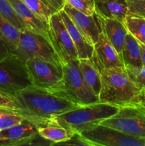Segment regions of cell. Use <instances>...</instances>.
<instances>
[{"instance_id": "1", "label": "cell", "mask_w": 145, "mask_h": 146, "mask_svg": "<svg viewBox=\"0 0 145 146\" xmlns=\"http://www.w3.org/2000/svg\"><path fill=\"white\" fill-rule=\"evenodd\" d=\"M18 113L35 126L80 106L60 93L31 85L13 97Z\"/></svg>"}, {"instance_id": "2", "label": "cell", "mask_w": 145, "mask_h": 146, "mask_svg": "<svg viewBox=\"0 0 145 146\" xmlns=\"http://www.w3.org/2000/svg\"><path fill=\"white\" fill-rule=\"evenodd\" d=\"M91 58L100 76V102L119 107L136 102L141 90L130 79L126 68H105L95 58Z\"/></svg>"}, {"instance_id": "3", "label": "cell", "mask_w": 145, "mask_h": 146, "mask_svg": "<svg viewBox=\"0 0 145 146\" xmlns=\"http://www.w3.org/2000/svg\"><path fill=\"white\" fill-rule=\"evenodd\" d=\"M119 107L106 103H94L55 116L56 119L75 133H81L100 125L102 121L115 115Z\"/></svg>"}, {"instance_id": "4", "label": "cell", "mask_w": 145, "mask_h": 146, "mask_svg": "<svg viewBox=\"0 0 145 146\" xmlns=\"http://www.w3.org/2000/svg\"><path fill=\"white\" fill-rule=\"evenodd\" d=\"M14 54L24 63L28 58H37L63 66L62 61L51 41L41 34L28 29L20 31L18 45Z\"/></svg>"}, {"instance_id": "5", "label": "cell", "mask_w": 145, "mask_h": 146, "mask_svg": "<svg viewBox=\"0 0 145 146\" xmlns=\"http://www.w3.org/2000/svg\"><path fill=\"white\" fill-rule=\"evenodd\" d=\"M25 65L31 85L65 95L63 66L37 58H28Z\"/></svg>"}, {"instance_id": "6", "label": "cell", "mask_w": 145, "mask_h": 146, "mask_svg": "<svg viewBox=\"0 0 145 146\" xmlns=\"http://www.w3.org/2000/svg\"><path fill=\"white\" fill-rule=\"evenodd\" d=\"M100 124L132 136L145 138V106L136 102L121 106L117 113Z\"/></svg>"}, {"instance_id": "7", "label": "cell", "mask_w": 145, "mask_h": 146, "mask_svg": "<svg viewBox=\"0 0 145 146\" xmlns=\"http://www.w3.org/2000/svg\"><path fill=\"white\" fill-rule=\"evenodd\" d=\"M31 85L25 63L15 54L0 61V92L13 98Z\"/></svg>"}, {"instance_id": "8", "label": "cell", "mask_w": 145, "mask_h": 146, "mask_svg": "<svg viewBox=\"0 0 145 146\" xmlns=\"http://www.w3.org/2000/svg\"><path fill=\"white\" fill-rule=\"evenodd\" d=\"M78 60L63 64L64 94L80 106L99 102V97L94 95L85 85L78 66Z\"/></svg>"}, {"instance_id": "9", "label": "cell", "mask_w": 145, "mask_h": 146, "mask_svg": "<svg viewBox=\"0 0 145 146\" xmlns=\"http://www.w3.org/2000/svg\"><path fill=\"white\" fill-rule=\"evenodd\" d=\"M50 41L63 64L78 60V54L73 41L59 12L53 14L48 23Z\"/></svg>"}, {"instance_id": "10", "label": "cell", "mask_w": 145, "mask_h": 146, "mask_svg": "<svg viewBox=\"0 0 145 146\" xmlns=\"http://www.w3.org/2000/svg\"><path fill=\"white\" fill-rule=\"evenodd\" d=\"M80 134L93 146H145V138L132 136L101 124Z\"/></svg>"}, {"instance_id": "11", "label": "cell", "mask_w": 145, "mask_h": 146, "mask_svg": "<svg viewBox=\"0 0 145 146\" xmlns=\"http://www.w3.org/2000/svg\"><path fill=\"white\" fill-rule=\"evenodd\" d=\"M38 135L35 125L25 119L17 125L0 131V146L31 145Z\"/></svg>"}, {"instance_id": "12", "label": "cell", "mask_w": 145, "mask_h": 146, "mask_svg": "<svg viewBox=\"0 0 145 146\" xmlns=\"http://www.w3.org/2000/svg\"><path fill=\"white\" fill-rule=\"evenodd\" d=\"M92 57L105 68H125L122 58L102 31L94 44Z\"/></svg>"}, {"instance_id": "13", "label": "cell", "mask_w": 145, "mask_h": 146, "mask_svg": "<svg viewBox=\"0 0 145 146\" xmlns=\"http://www.w3.org/2000/svg\"><path fill=\"white\" fill-rule=\"evenodd\" d=\"M63 9L67 13L78 29L84 34L85 38L94 46L102 31L96 14L86 15L68 5H64Z\"/></svg>"}, {"instance_id": "14", "label": "cell", "mask_w": 145, "mask_h": 146, "mask_svg": "<svg viewBox=\"0 0 145 146\" xmlns=\"http://www.w3.org/2000/svg\"><path fill=\"white\" fill-rule=\"evenodd\" d=\"M38 135L52 145H58L69 140L75 132L61 124L55 117L48 119L36 126Z\"/></svg>"}, {"instance_id": "15", "label": "cell", "mask_w": 145, "mask_h": 146, "mask_svg": "<svg viewBox=\"0 0 145 146\" xmlns=\"http://www.w3.org/2000/svg\"><path fill=\"white\" fill-rule=\"evenodd\" d=\"M18 18L26 24L28 30L39 34L50 41L48 25L41 21L22 0H8Z\"/></svg>"}, {"instance_id": "16", "label": "cell", "mask_w": 145, "mask_h": 146, "mask_svg": "<svg viewBox=\"0 0 145 146\" xmlns=\"http://www.w3.org/2000/svg\"><path fill=\"white\" fill-rule=\"evenodd\" d=\"M101 29L105 34L122 58V51L128 31L125 24L115 19L107 18L95 14Z\"/></svg>"}, {"instance_id": "17", "label": "cell", "mask_w": 145, "mask_h": 146, "mask_svg": "<svg viewBox=\"0 0 145 146\" xmlns=\"http://www.w3.org/2000/svg\"><path fill=\"white\" fill-rule=\"evenodd\" d=\"M60 14L75 44L79 59L92 58L94 51V46L85 38L84 34L78 29L69 16L63 9L60 11Z\"/></svg>"}, {"instance_id": "18", "label": "cell", "mask_w": 145, "mask_h": 146, "mask_svg": "<svg viewBox=\"0 0 145 146\" xmlns=\"http://www.w3.org/2000/svg\"><path fill=\"white\" fill-rule=\"evenodd\" d=\"M95 14L123 22L129 14L127 0H94Z\"/></svg>"}, {"instance_id": "19", "label": "cell", "mask_w": 145, "mask_h": 146, "mask_svg": "<svg viewBox=\"0 0 145 146\" xmlns=\"http://www.w3.org/2000/svg\"><path fill=\"white\" fill-rule=\"evenodd\" d=\"M41 21L48 24L53 14L65 5L64 0H22Z\"/></svg>"}, {"instance_id": "20", "label": "cell", "mask_w": 145, "mask_h": 146, "mask_svg": "<svg viewBox=\"0 0 145 146\" xmlns=\"http://www.w3.org/2000/svg\"><path fill=\"white\" fill-rule=\"evenodd\" d=\"M78 66L85 85L94 95L99 97L101 88L100 76L92 58L79 59Z\"/></svg>"}, {"instance_id": "21", "label": "cell", "mask_w": 145, "mask_h": 146, "mask_svg": "<svg viewBox=\"0 0 145 146\" xmlns=\"http://www.w3.org/2000/svg\"><path fill=\"white\" fill-rule=\"evenodd\" d=\"M122 59L125 68H140L143 66L139 41L129 33L127 34L122 48Z\"/></svg>"}, {"instance_id": "22", "label": "cell", "mask_w": 145, "mask_h": 146, "mask_svg": "<svg viewBox=\"0 0 145 146\" xmlns=\"http://www.w3.org/2000/svg\"><path fill=\"white\" fill-rule=\"evenodd\" d=\"M0 35L1 36L11 53L14 54L18 45L20 30L0 14Z\"/></svg>"}, {"instance_id": "23", "label": "cell", "mask_w": 145, "mask_h": 146, "mask_svg": "<svg viewBox=\"0 0 145 146\" xmlns=\"http://www.w3.org/2000/svg\"><path fill=\"white\" fill-rule=\"evenodd\" d=\"M128 33L133 36L138 41L145 44V19L129 14L123 21Z\"/></svg>"}, {"instance_id": "24", "label": "cell", "mask_w": 145, "mask_h": 146, "mask_svg": "<svg viewBox=\"0 0 145 146\" xmlns=\"http://www.w3.org/2000/svg\"><path fill=\"white\" fill-rule=\"evenodd\" d=\"M24 118L15 108L0 106V130L17 125L24 121Z\"/></svg>"}, {"instance_id": "25", "label": "cell", "mask_w": 145, "mask_h": 146, "mask_svg": "<svg viewBox=\"0 0 145 146\" xmlns=\"http://www.w3.org/2000/svg\"><path fill=\"white\" fill-rule=\"evenodd\" d=\"M0 14L4 16L20 31L23 29H28L26 24L14 12L8 0H0Z\"/></svg>"}, {"instance_id": "26", "label": "cell", "mask_w": 145, "mask_h": 146, "mask_svg": "<svg viewBox=\"0 0 145 146\" xmlns=\"http://www.w3.org/2000/svg\"><path fill=\"white\" fill-rule=\"evenodd\" d=\"M65 5H68L75 10L86 15H93L95 13L94 0H64Z\"/></svg>"}, {"instance_id": "27", "label": "cell", "mask_w": 145, "mask_h": 146, "mask_svg": "<svg viewBox=\"0 0 145 146\" xmlns=\"http://www.w3.org/2000/svg\"><path fill=\"white\" fill-rule=\"evenodd\" d=\"M128 76L138 88L145 89V66L140 68H125Z\"/></svg>"}, {"instance_id": "28", "label": "cell", "mask_w": 145, "mask_h": 146, "mask_svg": "<svg viewBox=\"0 0 145 146\" xmlns=\"http://www.w3.org/2000/svg\"><path fill=\"white\" fill-rule=\"evenodd\" d=\"M129 14L145 19V0H127Z\"/></svg>"}, {"instance_id": "29", "label": "cell", "mask_w": 145, "mask_h": 146, "mask_svg": "<svg viewBox=\"0 0 145 146\" xmlns=\"http://www.w3.org/2000/svg\"><path fill=\"white\" fill-rule=\"evenodd\" d=\"M58 145H82V146H93L92 143L88 141V140L85 139L83 136H82L80 133H75L73 135L63 143L58 144Z\"/></svg>"}, {"instance_id": "30", "label": "cell", "mask_w": 145, "mask_h": 146, "mask_svg": "<svg viewBox=\"0 0 145 146\" xmlns=\"http://www.w3.org/2000/svg\"><path fill=\"white\" fill-rule=\"evenodd\" d=\"M11 54H12V53H11L9 47L7 45L4 38L0 35V61L7 58Z\"/></svg>"}, {"instance_id": "31", "label": "cell", "mask_w": 145, "mask_h": 146, "mask_svg": "<svg viewBox=\"0 0 145 146\" xmlns=\"http://www.w3.org/2000/svg\"><path fill=\"white\" fill-rule=\"evenodd\" d=\"M0 106L14 108V102L12 97L0 92Z\"/></svg>"}, {"instance_id": "32", "label": "cell", "mask_w": 145, "mask_h": 146, "mask_svg": "<svg viewBox=\"0 0 145 146\" xmlns=\"http://www.w3.org/2000/svg\"><path fill=\"white\" fill-rule=\"evenodd\" d=\"M136 102L139 103V104H142L144 106H145V89L141 91Z\"/></svg>"}, {"instance_id": "33", "label": "cell", "mask_w": 145, "mask_h": 146, "mask_svg": "<svg viewBox=\"0 0 145 146\" xmlns=\"http://www.w3.org/2000/svg\"><path fill=\"white\" fill-rule=\"evenodd\" d=\"M139 44L141 48V54H142V64H143L144 66H145V44H142V43L139 42Z\"/></svg>"}, {"instance_id": "34", "label": "cell", "mask_w": 145, "mask_h": 146, "mask_svg": "<svg viewBox=\"0 0 145 146\" xmlns=\"http://www.w3.org/2000/svg\"><path fill=\"white\" fill-rule=\"evenodd\" d=\"M0 131H1V130H0Z\"/></svg>"}]
</instances>
